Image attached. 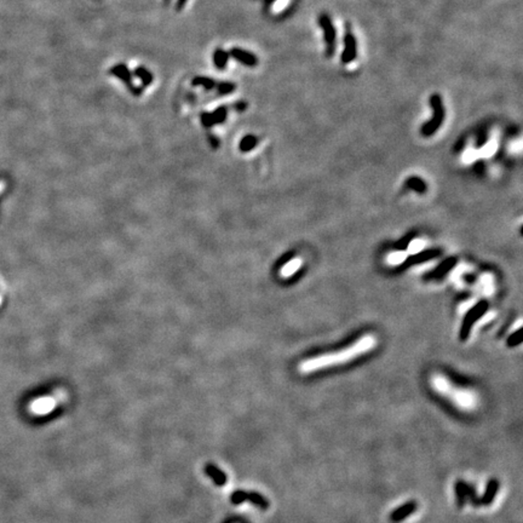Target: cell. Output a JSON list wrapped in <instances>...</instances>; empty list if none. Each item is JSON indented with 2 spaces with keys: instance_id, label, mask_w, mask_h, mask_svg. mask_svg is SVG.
Masks as SVG:
<instances>
[{
  "instance_id": "cell-21",
  "label": "cell",
  "mask_w": 523,
  "mask_h": 523,
  "mask_svg": "<svg viewBox=\"0 0 523 523\" xmlns=\"http://www.w3.org/2000/svg\"><path fill=\"white\" fill-rule=\"evenodd\" d=\"M256 143V138L253 136H247L243 138V141L241 142V149H250L252 148L253 146H255Z\"/></svg>"
},
{
  "instance_id": "cell-18",
  "label": "cell",
  "mask_w": 523,
  "mask_h": 523,
  "mask_svg": "<svg viewBox=\"0 0 523 523\" xmlns=\"http://www.w3.org/2000/svg\"><path fill=\"white\" fill-rule=\"evenodd\" d=\"M426 246V241L424 240V239H414V240H412L410 242V245H408V251L407 253L408 255H417V253L421 252V251L425 248Z\"/></svg>"
},
{
  "instance_id": "cell-15",
  "label": "cell",
  "mask_w": 523,
  "mask_h": 523,
  "mask_svg": "<svg viewBox=\"0 0 523 523\" xmlns=\"http://www.w3.org/2000/svg\"><path fill=\"white\" fill-rule=\"evenodd\" d=\"M133 74L136 75L137 78H139V80L142 81L143 86H149L152 83H153V74H152V73L149 72L147 68L142 67V65L134 68Z\"/></svg>"
},
{
  "instance_id": "cell-20",
  "label": "cell",
  "mask_w": 523,
  "mask_h": 523,
  "mask_svg": "<svg viewBox=\"0 0 523 523\" xmlns=\"http://www.w3.org/2000/svg\"><path fill=\"white\" fill-rule=\"evenodd\" d=\"M216 86H217V92L218 95H228V93L233 92V91L235 90V84L233 83H228V81H224V83H218L216 84Z\"/></svg>"
},
{
  "instance_id": "cell-17",
  "label": "cell",
  "mask_w": 523,
  "mask_h": 523,
  "mask_svg": "<svg viewBox=\"0 0 523 523\" xmlns=\"http://www.w3.org/2000/svg\"><path fill=\"white\" fill-rule=\"evenodd\" d=\"M192 84L194 86H202V87L205 88V90L210 91V90H213V88L216 87V81L212 80V79L207 78V77H196L193 79Z\"/></svg>"
},
{
  "instance_id": "cell-3",
  "label": "cell",
  "mask_w": 523,
  "mask_h": 523,
  "mask_svg": "<svg viewBox=\"0 0 523 523\" xmlns=\"http://www.w3.org/2000/svg\"><path fill=\"white\" fill-rule=\"evenodd\" d=\"M430 106L433 108V118L428 123L424 124L423 128H421V133L425 134V136H430L436 130H438L441 124L443 123V119H445V107H443L442 98L438 93L431 95Z\"/></svg>"
},
{
  "instance_id": "cell-5",
  "label": "cell",
  "mask_w": 523,
  "mask_h": 523,
  "mask_svg": "<svg viewBox=\"0 0 523 523\" xmlns=\"http://www.w3.org/2000/svg\"><path fill=\"white\" fill-rule=\"evenodd\" d=\"M246 500H250L251 502H252L253 505H256L257 507H260V509H263V510H266L269 507V501L265 499L262 494L260 493H256V492H253V493H246V492H236V493H234V496L232 497V501L234 502L235 505H239V504H242L243 501H246Z\"/></svg>"
},
{
  "instance_id": "cell-23",
  "label": "cell",
  "mask_w": 523,
  "mask_h": 523,
  "mask_svg": "<svg viewBox=\"0 0 523 523\" xmlns=\"http://www.w3.org/2000/svg\"><path fill=\"white\" fill-rule=\"evenodd\" d=\"M187 1H188V0H178V1H177V4H176L177 11H181V10L184 7V5L187 4Z\"/></svg>"
},
{
  "instance_id": "cell-12",
  "label": "cell",
  "mask_w": 523,
  "mask_h": 523,
  "mask_svg": "<svg viewBox=\"0 0 523 523\" xmlns=\"http://www.w3.org/2000/svg\"><path fill=\"white\" fill-rule=\"evenodd\" d=\"M408 257L407 251H392L385 257V263L390 266L401 265Z\"/></svg>"
},
{
  "instance_id": "cell-6",
  "label": "cell",
  "mask_w": 523,
  "mask_h": 523,
  "mask_svg": "<svg viewBox=\"0 0 523 523\" xmlns=\"http://www.w3.org/2000/svg\"><path fill=\"white\" fill-rule=\"evenodd\" d=\"M357 55V44H356V38L352 34V32L350 30V28H347V32L344 35V50L342 53V62L343 63H350L356 58Z\"/></svg>"
},
{
  "instance_id": "cell-14",
  "label": "cell",
  "mask_w": 523,
  "mask_h": 523,
  "mask_svg": "<svg viewBox=\"0 0 523 523\" xmlns=\"http://www.w3.org/2000/svg\"><path fill=\"white\" fill-rule=\"evenodd\" d=\"M229 52L224 51V50L222 49H217L215 51V53H213V62H215V65L218 68V69H224L225 65H227L228 61H229Z\"/></svg>"
},
{
  "instance_id": "cell-11",
  "label": "cell",
  "mask_w": 523,
  "mask_h": 523,
  "mask_svg": "<svg viewBox=\"0 0 523 523\" xmlns=\"http://www.w3.org/2000/svg\"><path fill=\"white\" fill-rule=\"evenodd\" d=\"M302 266H303V260H302V258H299V257L292 258L291 261H288L287 263H286L285 265L280 269V275L283 276V279L291 278V276H293L294 274H296L297 271L302 268Z\"/></svg>"
},
{
  "instance_id": "cell-16",
  "label": "cell",
  "mask_w": 523,
  "mask_h": 523,
  "mask_svg": "<svg viewBox=\"0 0 523 523\" xmlns=\"http://www.w3.org/2000/svg\"><path fill=\"white\" fill-rule=\"evenodd\" d=\"M207 475L218 484V486H223L225 483V475L224 472H222L217 466L210 465L206 468Z\"/></svg>"
},
{
  "instance_id": "cell-7",
  "label": "cell",
  "mask_w": 523,
  "mask_h": 523,
  "mask_svg": "<svg viewBox=\"0 0 523 523\" xmlns=\"http://www.w3.org/2000/svg\"><path fill=\"white\" fill-rule=\"evenodd\" d=\"M110 73L113 75H115L116 78L120 79L121 81H124V83L126 84V86H128L129 90L131 91L133 95H139L141 93V88H138L137 86L133 85V83H132V73L129 70V68L126 67L125 65H113V67L110 68Z\"/></svg>"
},
{
  "instance_id": "cell-24",
  "label": "cell",
  "mask_w": 523,
  "mask_h": 523,
  "mask_svg": "<svg viewBox=\"0 0 523 523\" xmlns=\"http://www.w3.org/2000/svg\"><path fill=\"white\" fill-rule=\"evenodd\" d=\"M246 106H247V105H246V103H242V102H240V103H238V105H235L236 109H238V110H243V109L246 108Z\"/></svg>"
},
{
  "instance_id": "cell-19",
  "label": "cell",
  "mask_w": 523,
  "mask_h": 523,
  "mask_svg": "<svg viewBox=\"0 0 523 523\" xmlns=\"http://www.w3.org/2000/svg\"><path fill=\"white\" fill-rule=\"evenodd\" d=\"M227 108L225 107H219V108L216 109L213 113H211V115H212V119H213V124H222L223 121H225V119H227Z\"/></svg>"
},
{
  "instance_id": "cell-1",
  "label": "cell",
  "mask_w": 523,
  "mask_h": 523,
  "mask_svg": "<svg viewBox=\"0 0 523 523\" xmlns=\"http://www.w3.org/2000/svg\"><path fill=\"white\" fill-rule=\"evenodd\" d=\"M375 345H377L375 336L366 333L357 338L352 344L343 348L338 351L326 352V354L317 355V356L304 360L302 364H299V372L303 374H309V373H314L316 370H326L328 367L344 365L347 362L352 361L356 357L372 351Z\"/></svg>"
},
{
  "instance_id": "cell-13",
  "label": "cell",
  "mask_w": 523,
  "mask_h": 523,
  "mask_svg": "<svg viewBox=\"0 0 523 523\" xmlns=\"http://www.w3.org/2000/svg\"><path fill=\"white\" fill-rule=\"evenodd\" d=\"M454 491H456L458 506L463 507L465 505L466 500H468V483H464L463 481H458L454 486Z\"/></svg>"
},
{
  "instance_id": "cell-22",
  "label": "cell",
  "mask_w": 523,
  "mask_h": 523,
  "mask_svg": "<svg viewBox=\"0 0 523 523\" xmlns=\"http://www.w3.org/2000/svg\"><path fill=\"white\" fill-rule=\"evenodd\" d=\"M201 121H202V124L206 126V128H211L212 125H215V124H213V119H212V115H211V113H202Z\"/></svg>"
},
{
  "instance_id": "cell-4",
  "label": "cell",
  "mask_w": 523,
  "mask_h": 523,
  "mask_svg": "<svg viewBox=\"0 0 523 523\" xmlns=\"http://www.w3.org/2000/svg\"><path fill=\"white\" fill-rule=\"evenodd\" d=\"M319 24L324 30L327 56H332L334 53V50H336V28H334L331 19L327 15H321L319 17Z\"/></svg>"
},
{
  "instance_id": "cell-8",
  "label": "cell",
  "mask_w": 523,
  "mask_h": 523,
  "mask_svg": "<svg viewBox=\"0 0 523 523\" xmlns=\"http://www.w3.org/2000/svg\"><path fill=\"white\" fill-rule=\"evenodd\" d=\"M229 56H232L234 60L247 65V67H255V65H258V58L255 53L246 51V50L240 49V47H233L229 51Z\"/></svg>"
},
{
  "instance_id": "cell-9",
  "label": "cell",
  "mask_w": 523,
  "mask_h": 523,
  "mask_svg": "<svg viewBox=\"0 0 523 523\" xmlns=\"http://www.w3.org/2000/svg\"><path fill=\"white\" fill-rule=\"evenodd\" d=\"M415 510H417V504H415V502H413V501L406 502V504H403L402 506L393 510L392 514V521L396 523L402 522L403 520L408 519V517H410L411 515L415 511Z\"/></svg>"
},
{
  "instance_id": "cell-2",
  "label": "cell",
  "mask_w": 523,
  "mask_h": 523,
  "mask_svg": "<svg viewBox=\"0 0 523 523\" xmlns=\"http://www.w3.org/2000/svg\"><path fill=\"white\" fill-rule=\"evenodd\" d=\"M431 385L441 395L446 396L454 405L463 410H472L477 403V397L470 390L454 387L445 375L435 374L431 379Z\"/></svg>"
},
{
  "instance_id": "cell-25",
  "label": "cell",
  "mask_w": 523,
  "mask_h": 523,
  "mask_svg": "<svg viewBox=\"0 0 523 523\" xmlns=\"http://www.w3.org/2000/svg\"><path fill=\"white\" fill-rule=\"evenodd\" d=\"M266 1H268V2H273L274 0H266Z\"/></svg>"
},
{
  "instance_id": "cell-10",
  "label": "cell",
  "mask_w": 523,
  "mask_h": 523,
  "mask_svg": "<svg viewBox=\"0 0 523 523\" xmlns=\"http://www.w3.org/2000/svg\"><path fill=\"white\" fill-rule=\"evenodd\" d=\"M498 491H499V481L498 479H491L488 482L486 487V491H484L483 497L479 500L481 505H491L492 501L496 499Z\"/></svg>"
}]
</instances>
